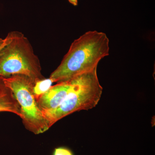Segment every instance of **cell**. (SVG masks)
<instances>
[{
  "label": "cell",
  "instance_id": "3957f363",
  "mask_svg": "<svg viewBox=\"0 0 155 155\" xmlns=\"http://www.w3.org/2000/svg\"><path fill=\"white\" fill-rule=\"evenodd\" d=\"M71 84L65 99L54 110L43 113L49 127L68 115L95 107L103 93L97 68L71 79Z\"/></svg>",
  "mask_w": 155,
  "mask_h": 155
},
{
  "label": "cell",
  "instance_id": "9c48e42d",
  "mask_svg": "<svg viewBox=\"0 0 155 155\" xmlns=\"http://www.w3.org/2000/svg\"><path fill=\"white\" fill-rule=\"evenodd\" d=\"M6 42V37L5 38H0V50L4 47Z\"/></svg>",
  "mask_w": 155,
  "mask_h": 155
},
{
  "label": "cell",
  "instance_id": "5b68a950",
  "mask_svg": "<svg viewBox=\"0 0 155 155\" xmlns=\"http://www.w3.org/2000/svg\"><path fill=\"white\" fill-rule=\"evenodd\" d=\"M71 84V80L59 82L42 95L37 101L42 113L54 110L59 107L67 96Z\"/></svg>",
  "mask_w": 155,
  "mask_h": 155
},
{
  "label": "cell",
  "instance_id": "30bf717a",
  "mask_svg": "<svg viewBox=\"0 0 155 155\" xmlns=\"http://www.w3.org/2000/svg\"><path fill=\"white\" fill-rule=\"evenodd\" d=\"M70 4L74 6H77L78 5V0H68Z\"/></svg>",
  "mask_w": 155,
  "mask_h": 155
},
{
  "label": "cell",
  "instance_id": "6da1fadb",
  "mask_svg": "<svg viewBox=\"0 0 155 155\" xmlns=\"http://www.w3.org/2000/svg\"><path fill=\"white\" fill-rule=\"evenodd\" d=\"M109 39L105 33L90 31L72 43L61 64L50 78L54 83L68 81L97 68L109 55Z\"/></svg>",
  "mask_w": 155,
  "mask_h": 155
},
{
  "label": "cell",
  "instance_id": "7a4b0ae2",
  "mask_svg": "<svg viewBox=\"0 0 155 155\" xmlns=\"http://www.w3.org/2000/svg\"><path fill=\"white\" fill-rule=\"evenodd\" d=\"M0 50V76L21 75L34 81L44 79L39 58L27 38L20 31H11Z\"/></svg>",
  "mask_w": 155,
  "mask_h": 155
},
{
  "label": "cell",
  "instance_id": "52a82bcc",
  "mask_svg": "<svg viewBox=\"0 0 155 155\" xmlns=\"http://www.w3.org/2000/svg\"><path fill=\"white\" fill-rule=\"evenodd\" d=\"M53 83L52 80L50 78L35 81L33 87V92L37 101L51 88Z\"/></svg>",
  "mask_w": 155,
  "mask_h": 155
},
{
  "label": "cell",
  "instance_id": "ba28073f",
  "mask_svg": "<svg viewBox=\"0 0 155 155\" xmlns=\"http://www.w3.org/2000/svg\"><path fill=\"white\" fill-rule=\"evenodd\" d=\"M53 155H74L72 151L65 147H60L55 149Z\"/></svg>",
  "mask_w": 155,
  "mask_h": 155
},
{
  "label": "cell",
  "instance_id": "8992f818",
  "mask_svg": "<svg viewBox=\"0 0 155 155\" xmlns=\"http://www.w3.org/2000/svg\"><path fill=\"white\" fill-rule=\"evenodd\" d=\"M0 112H9L21 117V109L14 93L0 76Z\"/></svg>",
  "mask_w": 155,
  "mask_h": 155
},
{
  "label": "cell",
  "instance_id": "277c9868",
  "mask_svg": "<svg viewBox=\"0 0 155 155\" xmlns=\"http://www.w3.org/2000/svg\"><path fill=\"white\" fill-rule=\"evenodd\" d=\"M4 80L20 106V118L25 128L35 134L44 133L48 130L50 127L33 94L35 81L21 75L4 78Z\"/></svg>",
  "mask_w": 155,
  "mask_h": 155
}]
</instances>
